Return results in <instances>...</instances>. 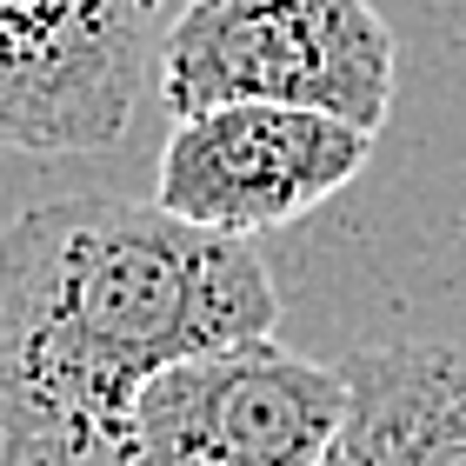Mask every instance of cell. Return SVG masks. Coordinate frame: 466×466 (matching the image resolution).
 <instances>
[{
  "instance_id": "obj_1",
  "label": "cell",
  "mask_w": 466,
  "mask_h": 466,
  "mask_svg": "<svg viewBox=\"0 0 466 466\" xmlns=\"http://www.w3.org/2000/svg\"><path fill=\"white\" fill-rule=\"evenodd\" d=\"M280 327L247 240L160 200L74 194L0 227V466H127L160 367Z\"/></svg>"
},
{
  "instance_id": "obj_2",
  "label": "cell",
  "mask_w": 466,
  "mask_h": 466,
  "mask_svg": "<svg viewBox=\"0 0 466 466\" xmlns=\"http://www.w3.org/2000/svg\"><path fill=\"white\" fill-rule=\"evenodd\" d=\"M154 67L174 120L267 100L380 134L400 47L373 0H187L167 20Z\"/></svg>"
},
{
  "instance_id": "obj_3",
  "label": "cell",
  "mask_w": 466,
  "mask_h": 466,
  "mask_svg": "<svg viewBox=\"0 0 466 466\" xmlns=\"http://www.w3.org/2000/svg\"><path fill=\"white\" fill-rule=\"evenodd\" d=\"M347 420L340 367L273 333L174 360L134 400L127 466H327Z\"/></svg>"
},
{
  "instance_id": "obj_4",
  "label": "cell",
  "mask_w": 466,
  "mask_h": 466,
  "mask_svg": "<svg viewBox=\"0 0 466 466\" xmlns=\"http://www.w3.org/2000/svg\"><path fill=\"white\" fill-rule=\"evenodd\" d=\"M160 60V0H0V154H100Z\"/></svg>"
},
{
  "instance_id": "obj_5",
  "label": "cell",
  "mask_w": 466,
  "mask_h": 466,
  "mask_svg": "<svg viewBox=\"0 0 466 466\" xmlns=\"http://www.w3.org/2000/svg\"><path fill=\"white\" fill-rule=\"evenodd\" d=\"M373 140L380 134L367 127L307 107H267V100L207 107L174 120L160 147L154 200L174 220H194L227 240H253V233L293 227L320 200L347 194Z\"/></svg>"
},
{
  "instance_id": "obj_6",
  "label": "cell",
  "mask_w": 466,
  "mask_h": 466,
  "mask_svg": "<svg viewBox=\"0 0 466 466\" xmlns=\"http://www.w3.org/2000/svg\"><path fill=\"white\" fill-rule=\"evenodd\" d=\"M340 380L347 420L327 466H466V347L367 340Z\"/></svg>"
}]
</instances>
